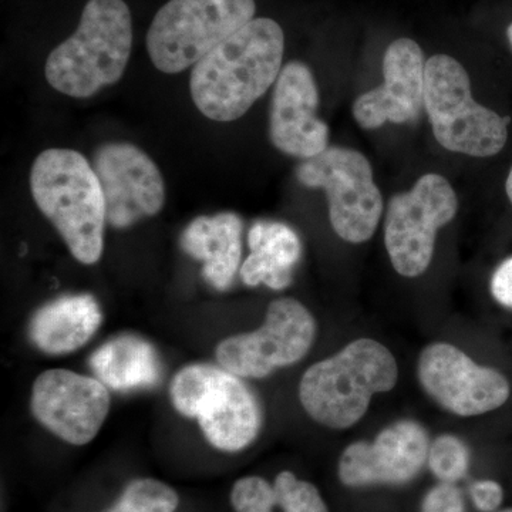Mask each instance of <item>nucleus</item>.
Listing matches in <instances>:
<instances>
[{
	"label": "nucleus",
	"mask_w": 512,
	"mask_h": 512,
	"mask_svg": "<svg viewBox=\"0 0 512 512\" xmlns=\"http://www.w3.org/2000/svg\"><path fill=\"white\" fill-rule=\"evenodd\" d=\"M458 200L439 174H426L412 190L392 197L384 221V244L397 274L423 275L431 264L437 231L453 221Z\"/></svg>",
	"instance_id": "9"
},
{
	"label": "nucleus",
	"mask_w": 512,
	"mask_h": 512,
	"mask_svg": "<svg viewBox=\"0 0 512 512\" xmlns=\"http://www.w3.org/2000/svg\"><path fill=\"white\" fill-rule=\"evenodd\" d=\"M397 379L393 353L377 340L357 339L303 373L299 400L320 426L345 430L363 419L375 394L393 390Z\"/></svg>",
	"instance_id": "3"
},
{
	"label": "nucleus",
	"mask_w": 512,
	"mask_h": 512,
	"mask_svg": "<svg viewBox=\"0 0 512 512\" xmlns=\"http://www.w3.org/2000/svg\"><path fill=\"white\" fill-rule=\"evenodd\" d=\"M421 512H466V503L456 484L439 483L424 495Z\"/></svg>",
	"instance_id": "24"
},
{
	"label": "nucleus",
	"mask_w": 512,
	"mask_h": 512,
	"mask_svg": "<svg viewBox=\"0 0 512 512\" xmlns=\"http://www.w3.org/2000/svg\"><path fill=\"white\" fill-rule=\"evenodd\" d=\"M424 109L434 137L448 151L493 157L507 143V120L473 99L470 77L454 57L436 55L427 60Z\"/></svg>",
	"instance_id": "6"
},
{
	"label": "nucleus",
	"mask_w": 512,
	"mask_h": 512,
	"mask_svg": "<svg viewBox=\"0 0 512 512\" xmlns=\"http://www.w3.org/2000/svg\"><path fill=\"white\" fill-rule=\"evenodd\" d=\"M299 183L322 188L328 195L333 231L343 241L363 244L375 235L383 212V198L372 165L352 148L328 147L303 160L296 170Z\"/></svg>",
	"instance_id": "8"
},
{
	"label": "nucleus",
	"mask_w": 512,
	"mask_h": 512,
	"mask_svg": "<svg viewBox=\"0 0 512 512\" xmlns=\"http://www.w3.org/2000/svg\"><path fill=\"white\" fill-rule=\"evenodd\" d=\"M133 47V23L124 0H89L76 32L46 62L47 83L66 96L89 99L119 82Z\"/></svg>",
	"instance_id": "4"
},
{
	"label": "nucleus",
	"mask_w": 512,
	"mask_h": 512,
	"mask_svg": "<svg viewBox=\"0 0 512 512\" xmlns=\"http://www.w3.org/2000/svg\"><path fill=\"white\" fill-rule=\"evenodd\" d=\"M174 409L197 419L205 439L225 453H238L258 439L262 409L254 392L222 367L190 365L170 387Z\"/></svg>",
	"instance_id": "5"
},
{
	"label": "nucleus",
	"mask_w": 512,
	"mask_h": 512,
	"mask_svg": "<svg viewBox=\"0 0 512 512\" xmlns=\"http://www.w3.org/2000/svg\"><path fill=\"white\" fill-rule=\"evenodd\" d=\"M505 190H507L508 198H510L512 204V168L510 174H508L507 183H505Z\"/></svg>",
	"instance_id": "27"
},
{
	"label": "nucleus",
	"mask_w": 512,
	"mask_h": 512,
	"mask_svg": "<svg viewBox=\"0 0 512 512\" xmlns=\"http://www.w3.org/2000/svg\"><path fill=\"white\" fill-rule=\"evenodd\" d=\"M491 293L500 305L512 309V256L495 269L491 278Z\"/></svg>",
	"instance_id": "26"
},
{
	"label": "nucleus",
	"mask_w": 512,
	"mask_h": 512,
	"mask_svg": "<svg viewBox=\"0 0 512 512\" xmlns=\"http://www.w3.org/2000/svg\"><path fill=\"white\" fill-rule=\"evenodd\" d=\"M101 320L103 313L93 295H64L46 303L33 315L29 338L46 355H69L96 335Z\"/></svg>",
	"instance_id": "18"
},
{
	"label": "nucleus",
	"mask_w": 512,
	"mask_h": 512,
	"mask_svg": "<svg viewBox=\"0 0 512 512\" xmlns=\"http://www.w3.org/2000/svg\"><path fill=\"white\" fill-rule=\"evenodd\" d=\"M229 498L235 512H329L318 488L288 470L274 484L259 476L239 478Z\"/></svg>",
	"instance_id": "21"
},
{
	"label": "nucleus",
	"mask_w": 512,
	"mask_h": 512,
	"mask_svg": "<svg viewBox=\"0 0 512 512\" xmlns=\"http://www.w3.org/2000/svg\"><path fill=\"white\" fill-rule=\"evenodd\" d=\"M383 77V86L360 94L353 104V117L365 130H376L386 123H412L424 109L426 62L414 40L404 37L387 47Z\"/></svg>",
	"instance_id": "16"
},
{
	"label": "nucleus",
	"mask_w": 512,
	"mask_h": 512,
	"mask_svg": "<svg viewBox=\"0 0 512 512\" xmlns=\"http://www.w3.org/2000/svg\"><path fill=\"white\" fill-rule=\"evenodd\" d=\"M430 441L423 426L400 420L373 441H356L339 458L340 483L350 488L404 485L419 476L427 464Z\"/></svg>",
	"instance_id": "14"
},
{
	"label": "nucleus",
	"mask_w": 512,
	"mask_h": 512,
	"mask_svg": "<svg viewBox=\"0 0 512 512\" xmlns=\"http://www.w3.org/2000/svg\"><path fill=\"white\" fill-rule=\"evenodd\" d=\"M284 50V30L275 20L252 19L192 67L195 106L220 123L241 119L278 80Z\"/></svg>",
	"instance_id": "1"
},
{
	"label": "nucleus",
	"mask_w": 512,
	"mask_h": 512,
	"mask_svg": "<svg viewBox=\"0 0 512 512\" xmlns=\"http://www.w3.org/2000/svg\"><path fill=\"white\" fill-rule=\"evenodd\" d=\"M244 222L234 212L198 217L184 229L181 248L202 262V275L217 291H227L241 269Z\"/></svg>",
	"instance_id": "17"
},
{
	"label": "nucleus",
	"mask_w": 512,
	"mask_h": 512,
	"mask_svg": "<svg viewBox=\"0 0 512 512\" xmlns=\"http://www.w3.org/2000/svg\"><path fill=\"white\" fill-rule=\"evenodd\" d=\"M92 165L103 191L110 227H133L163 210V175L157 164L134 144H104L94 153Z\"/></svg>",
	"instance_id": "13"
},
{
	"label": "nucleus",
	"mask_w": 512,
	"mask_h": 512,
	"mask_svg": "<svg viewBox=\"0 0 512 512\" xmlns=\"http://www.w3.org/2000/svg\"><path fill=\"white\" fill-rule=\"evenodd\" d=\"M178 504L180 497L173 487L154 478H140L128 484L106 512H174Z\"/></svg>",
	"instance_id": "22"
},
{
	"label": "nucleus",
	"mask_w": 512,
	"mask_h": 512,
	"mask_svg": "<svg viewBox=\"0 0 512 512\" xmlns=\"http://www.w3.org/2000/svg\"><path fill=\"white\" fill-rule=\"evenodd\" d=\"M507 36H508V40H510V45L512 47V25H510V28H508V30H507Z\"/></svg>",
	"instance_id": "28"
},
{
	"label": "nucleus",
	"mask_w": 512,
	"mask_h": 512,
	"mask_svg": "<svg viewBox=\"0 0 512 512\" xmlns=\"http://www.w3.org/2000/svg\"><path fill=\"white\" fill-rule=\"evenodd\" d=\"M319 92L315 77L302 62L282 67L275 83L269 113V138L288 156H319L328 148L329 128L318 117Z\"/></svg>",
	"instance_id": "15"
},
{
	"label": "nucleus",
	"mask_w": 512,
	"mask_h": 512,
	"mask_svg": "<svg viewBox=\"0 0 512 512\" xmlns=\"http://www.w3.org/2000/svg\"><path fill=\"white\" fill-rule=\"evenodd\" d=\"M30 190L37 208L52 222L73 258L84 265L99 262L107 218L93 165L77 151L50 148L32 165Z\"/></svg>",
	"instance_id": "2"
},
{
	"label": "nucleus",
	"mask_w": 512,
	"mask_h": 512,
	"mask_svg": "<svg viewBox=\"0 0 512 512\" xmlns=\"http://www.w3.org/2000/svg\"><path fill=\"white\" fill-rule=\"evenodd\" d=\"M427 466L440 483L456 484L467 476L470 450L453 434H443L430 443Z\"/></svg>",
	"instance_id": "23"
},
{
	"label": "nucleus",
	"mask_w": 512,
	"mask_h": 512,
	"mask_svg": "<svg viewBox=\"0 0 512 512\" xmlns=\"http://www.w3.org/2000/svg\"><path fill=\"white\" fill-rule=\"evenodd\" d=\"M468 493L474 507L481 512H495L503 504V487L494 480H478L470 485Z\"/></svg>",
	"instance_id": "25"
},
{
	"label": "nucleus",
	"mask_w": 512,
	"mask_h": 512,
	"mask_svg": "<svg viewBox=\"0 0 512 512\" xmlns=\"http://www.w3.org/2000/svg\"><path fill=\"white\" fill-rule=\"evenodd\" d=\"M255 10V0H170L148 29L151 62L163 73L184 72L251 22Z\"/></svg>",
	"instance_id": "7"
},
{
	"label": "nucleus",
	"mask_w": 512,
	"mask_h": 512,
	"mask_svg": "<svg viewBox=\"0 0 512 512\" xmlns=\"http://www.w3.org/2000/svg\"><path fill=\"white\" fill-rule=\"evenodd\" d=\"M89 363L96 379L116 392L153 387L161 379L157 350L134 335L107 340L90 356Z\"/></svg>",
	"instance_id": "20"
},
{
	"label": "nucleus",
	"mask_w": 512,
	"mask_h": 512,
	"mask_svg": "<svg viewBox=\"0 0 512 512\" xmlns=\"http://www.w3.org/2000/svg\"><path fill=\"white\" fill-rule=\"evenodd\" d=\"M500 512H512V508H508V510L500 511Z\"/></svg>",
	"instance_id": "29"
},
{
	"label": "nucleus",
	"mask_w": 512,
	"mask_h": 512,
	"mask_svg": "<svg viewBox=\"0 0 512 512\" xmlns=\"http://www.w3.org/2000/svg\"><path fill=\"white\" fill-rule=\"evenodd\" d=\"M248 247L251 252L239 269L245 285L284 291L292 284L293 269L301 261L302 242L289 225L255 222L248 232Z\"/></svg>",
	"instance_id": "19"
},
{
	"label": "nucleus",
	"mask_w": 512,
	"mask_h": 512,
	"mask_svg": "<svg viewBox=\"0 0 512 512\" xmlns=\"http://www.w3.org/2000/svg\"><path fill=\"white\" fill-rule=\"evenodd\" d=\"M417 377L424 392L460 417L493 412L510 399V383L500 372L477 365L450 343H433L420 353Z\"/></svg>",
	"instance_id": "11"
},
{
	"label": "nucleus",
	"mask_w": 512,
	"mask_h": 512,
	"mask_svg": "<svg viewBox=\"0 0 512 512\" xmlns=\"http://www.w3.org/2000/svg\"><path fill=\"white\" fill-rule=\"evenodd\" d=\"M110 393L96 377L50 369L36 377L30 412L53 436L86 446L96 439L110 413Z\"/></svg>",
	"instance_id": "12"
},
{
	"label": "nucleus",
	"mask_w": 512,
	"mask_h": 512,
	"mask_svg": "<svg viewBox=\"0 0 512 512\" xmlns=\"http://www.w3.org/2000/svg\"><path fill=\"white\" fill-rule=\"evenodd\" d=\"M316 338V320L292 298L268 306L265 322L254 332L224 339L215 349L218 365L241 379H264L308 355Z\"/></svg>",
	"instance_id": "10"
}]
</instances>
